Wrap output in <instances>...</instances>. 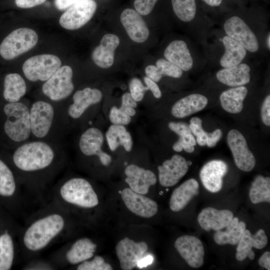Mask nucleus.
Returning a JSON list of instances; mask_svg holds the SVG:
<instances>
[{
    "label": "nucleus",
    "mask_w": 270,
    "mask_h": 270,
    "mask_svg": "<svg viewBox=\"0 0 270 270\" xmlns=\"http://www.w3.org/2000/svg\"><path fill=\"white\" fill-rule=\"evenodd\" d=\"M264 9L254 4L250 7L241 6L220 17L224 32L240 44L252 58L258 60V57L260 58L266 50L264 40L267 32L264 26H258L262 22H257L264 19Z\"/></svg>",
    "instance_id": "1"
},
{
    "label": "nucleus",
    "mask_w": 270,
    "mask_h": 270,
    "mask_svg": "<svg viewBox=\"0 0 270 270\" xmlns=\"http://www.w3.org/2000/svg\"><path fill=\"white\" fill-rule=\"evenodd\" d=\"M214 30L211 29L201 44L207 63L216 64L224 68L252 58L240 44L226 35L222 28Z\"/></svg>",
    "instance_id": "2"
},
{
    "label": "nucleus",
    "mask_w": 270,
    "mask_h": 270,
    "mask_svg": "<svg viewBox=\"0 0 270 270\" xmlns=\"http://www.w3.org/2000/svg\"><path fill=\"white\" fill-rule=\"evenodd\" d=\"M54 148L43 140L26 141L18 146L12 154V162L19 170L32 173L49 168L54 162Z\"/></svg>",
    "instance_id": "3"
},
{
    "label": "nucleus",
    "mask_w": 270,
    "mask_h": 270,
    "mask_svg": "<svg viewBox=\"0 0 270 270\" xmlns=\"http://www.w3.org/2000/svg\"><path fill=\"white\" fill-rule=\"evenodd\" d=\"M66 225L63 216L52 212L32 222L25 230L22 242L31 252H38L46 248L64 230Z\"/></svg>",
    "instance_id": "4"
},
{
    "label": "nucleus",
    "mask_w": 270,
    "mask_h": 270,
    "mask_svg": "<svg viewBox=\"0 0 270 270\" xmlns=\"http://www.w3.org/2000/svg\"><path fill=\"white\" fill-rule=\"evenodd\" d=\"M172 11L190 30L191 38L200 44L212 28L214 20L204 11L198 0H170Z\"/></svg>",
    "instance_id": "5"
},
{
    "label": "nucleus",
    "mask_w": 270,
    "mask_h": 270,
    "mask_svg": "<svg viewBox=\"0 0 270 270\" xmlns=\"http://www.w3.org/2000/svg\"><path fill=\"white\" fill-rule=\"evenodd\" d=\"M3 132L7 139L18 145L28 140L32 135L30 108L22 102H7L2 108Z\"/></svg>",
    "instance_id": "6"
},
{
    "label": "nucleus",
    "mask_w": 270,
    "mask_h": 270,
    "mask_svg": "<svg viewBox=\"0 0 270 270\" xmlns=\"http://www.w3.org/2000/svg\"><path fill=\"white\" fill-rule=\"evenodd\" d=\"M193 40L176 39L169 42L164 52V58L184 72H189L198 64L207 63L202 50Z\"/></svg>",
    "instance_id": "7"
},
{
    "label": "nucleus",
    "mask_w": 270,
    "mask_h": 270,
    "mask_svg": "<svg viewBox=\"0 0 270 270\" xmlns=\"http://www.w3.org/2000/svg\"><path fill=\"white\" fill-rule=\"evenodd\" d=\"M59 195L67 204L84 208H92L98 204V196L91 184L81 178H70L60 186Z\"/></svg>",
    "instance_id": "8"
},
{
    "label": "nucleus",
    "mask_w": 270,
    "mask_h": 270,
    "mask_svg": "<svg viewBox=\"0 0 270 270\" xmlns=\"http://www.w3.org/2000/svg\"><path fill=\"white\" fill-rule=\"evenodd\" d=\"M38 42V36L34 30L26 28L16 29L1 42L0 55L5 60H12L32 48Z\"/></svg>",
    "instance_id": "9"
},
{
    "label": "nucleus",
    "mask_w": 270,
    "mask_h": 270,
    "mask_svg": "<svg viewBox=\"0 0 270 270\" xmlns=\"http://www.w3.org/2000/svg\"><path fill=\"white\" fill-rule=\"evenodd\" d=\"M60 58L52 54H42L26 60L22 67L25 76L32 82H46L61 66Z\"/></svg>",
    "instance_id": "10"
},
{
    "label": "nucleus",
    "mask_w": 270,
    "mask_h": 270,
    "mask_svg": "<svg viewBox=\"0 0 270 270\" xmlns=\"http://www.w3.org/2000/svg\"><path fill=\"white\" fill-rule=\"evenodd\" d=\"M72 70L68 66H61L42 84V93L50 100L59 102L68 97L74 90Z\"/></svg>",
    "instance_id": "11"
},
{
    "label": "nucleus",
    "mask_w": 270,
    "mask_h": 270,
    "mask_svg": "<svg viewBox=\"0 0 270 270\" xmlns=\"http://www.w3.org/2000/svg\"><path fill=\"white\" fill-rule=\"evenodd\" d=\"M55 116L54 106L44 100H38L30 108L32 135L37 140H44L50 133Z\"/></svg>",
    "instance_id": "12"
},
{
    "label": "nucleus",
    "mask_w": 270,
    "mask_h": 270,
    "mask_svg": "<svg viewBox=\"0 0 270 270\" xmlns=\"http://www.w3.org/2000/svg\"><path fill=\"white\" fill-rule=\"evenodd\" d=\"M97 8L94 0H82L70 7L60 16L59 23L68 30L78 29L92 18Z\"/></svg>",
    "instance_id": "13"
},
{
    "label": "nucleus",
    "mask_w": 270,
    "mask_h": 270,
    "mask_svg": "<svg viewBox=\"0 0 270 270\" xmlns=\"http://www.w3.org/2000/svg\"><path fill=\"white\" fill-rule=\"evenodd\" d=\"M227 143L236 166L244 172L252 170L256 165V158L242 134L237 130H230L227 135Z\"/></svg>",
    "instance_id": "14"
},
{
    "label": "nucleus",
    "mask_w": 270,
    "mask_h": 270,
    "mask_svg": "<svg viewBox=\"0 0 270 270\" xmlns=\"http://www.w3.org/2000/svg\"><path fill=\"white\" fill-rule=\"evenodd\" d=\"M145 242H136L128 237L118 242L116 250L120 266L124 270H131L137 266L148 250Z\"/></svg>",
    "instance_id": "15"
},
{
    "label": "nucleus",
    "mask_w": 270,
    "mask_h": 270,
    "mask_svg": "<svg viewBox=\"0 0 270 270\" xmlns=\"http://www.w3.org/2000/svg\"><path fill=\"white\" fill-rule=\"evenodd\" d=\"M174 247L190 266L198 268L203 265L204 250L198 238L189 235L180 236L174 242Z\"/></svg>",
    "instance_id": "16"
},
{
    "label": "nucleus",
    "mask_w": 270,
    "mask_h": 270,
    "mask_svg": "<svg viewBox=\"0 0 270 270\" xmlns=\"http://www.w3.org/2000/svg\"><path fill=\"white\" fill-rule=\"evenodd\" d=\"M103 142L104 136L101 130L96 128L92 127L82 134L78 145L81 152L84 155L96 156L102 165L108 166L112 162V158L102 150Z\"/></svg>",
    "instance_id": "17"
},
{
    "label": "nucleus",
    "mask_w": 270,
    "mask_h": 270,
    "mask_svg": "<svg viewBox=\"0 0 270 270\" xmlns=\"http://www.w3.org/2000/svg\"><path fill=\"white\" fill-rule=\"evenodd\" d=\"M254 60H247L232 66L220 68L216 72V78L220 82L230 88L246 86L250 82Z\"/></svg>",
    "instance_id": "18"
},
{
    "label": "nucleus",
    "mask_w": 270,
    "mask_h": 270,
    "mask_svg": "<svg viewBox=\"0 0 270 270\" xmlns=\"http://www.w3.org/2000/svg\"><path fill=\"white\" fill-rule=\"evenodd\" d=\"M188 170L186 159L180 155L174 154L158 166L160 183L164 187L174 186L185 176Z\"/></svg>",
    "instance_id": "19"
},
{
    "label": "nucleus",
    "mask_w": 270,
    "mask_h": 270,
    "mask_svg": "<svg viewBox=\"0 0 270 270\" xmlns=\"http://www.w3.org/2000/svg\"><path fill=\"white\" fill-rule=\"evenodd\" d=\"M121 196L127 208L139 216L150 218L158 212L157 203L144 194L136 193L130 188H125Z\"/></svg>",
    "instance_id": "20"
},
{
    "label": "nucleus",
    "mask_w": 270,
    "mask_h": 270,
    "mask_svg": "<svg viewBox=\"0 0 270 270\" xmlns=\"http://www.w3.org/2000/svg\"><path fill=\"white\" fill-rule=\"evenodd\" d=\"M228 171L226 164L221 160H212L201 168L200 177L204 187L209 192L220 191L223 184V178Z\"/></svg>",
    "instance_id": "21"
},
{
    "label": "nucleus",
    "mask_w": 270,
    "mask_h": 270,
    "mask_svg": "<svg viewBox=\"0 0 270 270\" xmlns=\"http://www.w3.org/2000/svg\"><path fill=\"white\" fill-rule=\"evenodd\" d=\"M124 172L126 176L125 182L132 190L138 194H146L150 187L154 185L157 181L152 171L134 164L127 166Z\"/></svg>",
    "instance_id": "22"
},
{
    "label": "nucleus",
    "mask_w": 270,
    "mask_h": 270,
    "mask_svg": "<svg viewBox=\"0 0 270 270\" xmlns=\"http://www.w3.org/2000/svg\"><path fill=\"white\" fill-rule=\"evenodd\" d=\"M120 20L129 37L138 43L144 42L148 38L150 31L140 14L136 10L126 8L122 11Z\"/></svg>",
    "instance_id": "23"
},
{
    "label": "nucleus",
    "mask_w": 270,
    "mask_h": 270,
    "mask_svg": "<svg viewBox=\"0 0 270 270\" xmlns=\"http://www.w3.org/2000/svg\"><path fill=\"white\" fill-rule=\"evenodd\" d=\"M102 98V92L97 88H86L78 90L72 96L73 102L68 108V114L72 118L78 119L90 106L100 102Z\"/></svg>",
    "instance_id": "24"
},
{
    "label": "nucleus",
    "mask_w": 270,
    "mask_h": 270,
    "mask_svg": "<svg viewBox=\"0 0 270 270\" xmlns=\"http://www.w3.org/2000/svg\"><path fill=\"white\" fill-rule=\"evenodd\" d=\"M268 242V237L264 230L260 229L254 234H252L249 230L246 229L238 244L236 258L238 261H242L248 257L253 260L255 254L252 248L262 249L266 246Z\"/></svg>",
    "instance_id": "25"
},
{
    "label": "nucleus",
    "mask_w": 270,
    "mask_h": 270,
    "mask_svg": "<svg viewBox=\"0 0 270 270\" xmlns=\"http://www.w3.org/2000/svg\"><path fill=\"white\" fill-rule=\"evenodd\" d=\"M234 218L232 211L228 210H217L208 207L204 208L198 214V221L200 227L207 232L215 231L226 228Z\"/></svg>",
    "instance_id": "26"
},
{
    "label": "nucleus",
    "mask_w": 270,
    "mask_h": 270,
    "mask_svg": "<svg viewBox=\"0 0 270 270\" xmlns=\"http://www.w3.org/2000/svg\"><path fill=\"white\" fill-rule=\"evenodd\" d=\"M120 42L119 38L114 34L104 35L100 45L92 52V58L94 63L102 68L112 66L114 62V52Z\"/></svg>",
    "instance_id": "27"
},
{
    "label": "nucleus",
    "mask_w": 270,
    "mask_h": 270,
    "mask_svg": "<svg viewBox=\"0 0 270 270\" xmlns=\"http://www.w3.org/2000/svg\"><path fill=\"white\" fill-rule=\"evenodd\" d=\"M208 98L202 94H190L178 100L172 106V115L176 118H184L203 110L208 104Z\"/></svg>",
    "instance_id": "28"
},
{
    "label": "nucleus",
    "mask_w": 270,
    "mask_h": 270,
    "mask_svg": "<svg viewBox=\"0 0 270 270\" xmlns=\"http://www.w3.org/2000/svg\"><path fill=\"white\" fill-rule=\"evenodd\" d=\"M199 184L194 178H190L172 192L170 200V210L178 212L184 209L191 200L198 194Z\"/></svg>",
    "instance_id": "29"
},
{
    "label": "nucleus",
    "mask_w": 270,
    "mask_h": 270,
    "mask_svg": "<svg viewBox=\"0 0 270 270\" xmlns=\"http://www.w3.org/2000/svg\"><path fill=\"white\" fill-rule=\"evenodd\" d=\"M246 86L230 88L220 95V104L224 110L231 114H238L244 106V102L248 94Z\"/></svg>",
    "instance_id": "30"
},
{
    "label": "nucleus",
    "mask_w": 270,
    "mask_h": 270,
    "mask_svg": "<svg viewBox=\"0 0 270 270\" xmlns=\"http://www.w3.org/2000/svg\"><path fill=\"white\" fill-rule=\"evenodd\" d=\"M96 248V244L91 240L82 238L72 245L66 254V258L70 264H78L91 258Z\"/></svg>",
    "instance_id": "31"
},
{
    "label": "nucleus",
    "mask_w": 270,
    "mask_h": 270,
    "mask_svg": "<svg viewBox=\"0 0 270 270\" xmlns=\"http://www.w3.org/2000/svg\"><path fill=\"white\" fill-rule=\"evenodd\" d=\"M26 92L24 80L18 74H7L4 82L3 96L7 102H20Z\"/></svg>",
    "instance_id": "32"
},
{
    "label": "nucleus",
    "mask_w": 270,
    "mask_h": 270,
    "mask_svg": "<svg viewBox=\"0 0 270 270\" xmlns=\"http://www.w3.org/2000/svg\"><path fill=\"white\" fill-rule=\"evenodd\" d=\"M226 228L224 231L219 230L214 234V242L218 245H236L246 229V224L243 221H240L238 218L235 217L233 218Z\"/></svg>",
    "instance_id": "33"
},
{
    "label": "nucleus",
    "mask_w": 270,
    "mask_h": 270,
    "mask_svg": "<svg viewBox=\"0 0 270 270\" xmlns=\"http://www.w3.org/2000/svg\"><path fill=\"white\" fill-rule=\"evenodd\" d=\"M189 126L192 134L196 137V143L200 146L206 145L210 148L214 147L222 136L220 128L210 133L205 132L202 128L201 119L196 116L190 119Z\"/></svg>",
    "instance_id": "34"
},
{
    "label": "nucleus",
    "mask_w": 270,
    "mask_h": 270,
    "mask_svg": "<svg viewBox=\"0 0 270 270\" xmlns=\"http://www.w3.org/2000/svg\"><path fill=\"white\" fill-rule=\"evenodd\" d=\"M106 136L111 150H116L120 146H123L127 152L132 150V138L124 126L112 124L109 127Z\"/></svg>",
    "instance_id": "35"
},
{
    "label": "nucleus",
    "mask_w": 270,
    "mask_h": 270,
    "mask_svg": "<svg viewBox=\"0 0 270 270\" xmlns=\"http://www.w3.org/2000/svg\"><path fill=\"white\" fill-rule=\"evenodd\" d=\"M198 2L204 11L210 18V16L221 17L241 6H246L239 0H198Z\"/></svg>",
    "instance_id": "36"
},
{
    "label": "nucleus",
    "mask_w": 270,
    "mask_h": 270,
    "mask_svg": "<svg viewBox=\"0 0 270 270\" xmlns=\"http://www.w3.org/2000/svg\"><path fill=\"white\" fill-rule=\"evenodd\" d=\"M15 176L8 164L0 158V198L8 199L17 190Z\"/></svg>",
    "instance_id": "37"
},
{
    "label": "nucleus",
    "mask_w": 270,
    "mask_h": 270,
    "mask_svg": "<svg viewBox=\"0 0 270 270\" xmlns=\"http://www.w3.org/2000/svg\"><path fill=\"white\" fill-rule=\"evenodd\" d=\"M14 244L8 230L0 234V270H9L14 258Z\"/></svg>",
    "instance_id": "38"
},
{
    "label": "nucleus",
    "mask_w": 270,
    "mask_h": 270,
    "mask_svg": "<svg viewBox=\"0 0 270 270\" xmlns=\"http://www.w3.org/2000/svg\"><path fill=\"white\" fill-rule=\"evenodd\" d=\"M250 201L254 204L270 202V178L258 175L252 183L249 192Z\"/></svg>",
    "instance_id": "39"
},
{
    "label": "nucleus",
    "mask_w": 270,
    "mask_h": 270,
    "mask_svg": "<svg viewBox=\"0 0 270 270\" xmlns=\"http://www.w3.org/2000/svg\"><path fill=\"white\" fill-rule=\"evenodd\" d=\"M156 66L162 78L164 76L178 78L184 74V71L181 68L165 58L158 59L156 61Z\"/></svg>",
    "instance_id": "40"
},
{
    "label": "nucleus",
    "mask_w": 270,
    "mask_h": 270,
    "mask_svg": "<svg viewBox=\"0 0 270 270\" xmlns=\"http://www.w3.org/2000/svg\"><path fill=\"white\" fill-rule=\"evenodd\" d=\"M196 140L192 133L186 134L179 136V138L172 146L173 150L180 152L184 150L188 153H192L194 150Z\"/></svg>",
    "instance_id": "41"
},
{
    "label": "nucleus",
    "mask_w": 270,
    "mask_h": 270,
    "mask_svg": "<svg viewBox=\"0 0 270 270\" xmlns=\"http://www.w3.org/2000/svg\"><path fill=\"white\" fill-rule=\"evenodd\" d=\"M78 270H112V266L105 262L104 258L96 256L92 260H86L81 262L77 267Z\"/></svg>",
    "instance_id": "42"
},
{
    "label": "nucleus",
    "mask_w": 270,
    "mask_h": 270,
    "mask_svg": "<svg viewBox=\"0 0 270 270\" xmlns=\"http://www.w3.org/2000/svg\"><path fill=\"white\" fill-rule=\"evenodd\" d=\"M129 88L132 96L136 102H140L143 99L144 92L148 90L147 87L144 86L141 80L136 78L130 80Z\"/></svg>",
    "instance_id": "43"
},
{
    "label": "nucleus",
    "mask_w": 270,
    "mask_h": 270,
    "mask_svg": "<svg viewBox=\"0 0 270 270\" xmlns=\"http://www.w3.org/2000/svg\"><path fill=\"white\" fill-rule=\"evenodd\" d=\"M109 118L113 124L116 125H126L131 121V117L116 106H113L111 108Z\"/></svg>",
    "instance_id": "44"
},
{
    "label": "nucleus",
    "mask_w": 270,
    "mask_h": 270,
    "mask_svg": "<svg viewBox=\"0 0 270 270\" xmlns=\"http://www.w3.org/2000/svg\"><path fill=\"white\" fill-rule=\"evenodd\" d=\"M158 0H135L134 7L140 14L146 16L150 14Z\"/></svg>",
    "instance_id": "45"
},
{
    "label": "nucleus",
    "mask_w": 270,
    "mask_h": 270,
    "mask_svg": "<svg viewBox=\"0 0 270 270\" xmlns=\"http://www.w3.org/2000/svg\"><path fill=\"white\" fill-rule=\"evenodd\" d=\"M169 128L178 136L192 133L189 124L184 122H171L168 124Z\"/></svg>",
    "instance_id": "46"
},
{
    "label": "nucleus",
    "mask_w": 270,
    "mask_h": 270,
    "mask_svg": "<svg viewBox=\"0 0 270 270\" xmlns=\"http://www.w3.org/2000/svg\"><path fill=\"white\" fill-rule=\"evenodd\" d=\"M261 118L263 123L266 126H270V95L264 98L261 108Z\"/></svg>",
    "instance_id": "47"
},
{
    "label": "nucleus",
    "mask_w": 270,
    "mask_h": 270,
    "mask_svg": "<svg viewBox=\"0 0 270 270\" xmlns=\"http://www.w3.org/2000/svg\"><path fill=\"white\" fill-rule=\"evenodd\" d=\"M144 80L148 90H150L152 92L153 96L156 98H160L162 96V92L156 82L148 76H144Z\"/></svg>",
    "instance_id": "48"
},
{
    "label": "nucleus",
    "mask_w": 270,
    "mask_h": 270,
    "mask_svg": "<svg viewBox=\"0 0 270 270\" xmlns=\"http://www.w3.org/2000/svg\"><path fill=\"white\" fill-rule=\"evenodd\" d=\"M46 0H15L16 5L20 8H30L44 3Z\"/></svg>",
    "instance_id": "49"
},
{
    "label": "nucleus",
    "mask_w": 270,
    "mask_h": 270,
    "mask_svg": "<svg viewBox=\"0 0 270 270\" xmlns=\"http://www.w3.org/2000/svg\"><path fill=\"white\" fill-rule=\"evenodd\" d=\"M145 73L146 76L156 82H158L162 79L160 76L156 66L154 65H149L145 68Z\"/></svg>",
    "instance_id": "50"
},
{
    "label": "nucleus",
    "mask_w": 270,
    "mask_h": 270,
    "mask_svg": "<svg viewBox=\"0 0 270 270\" xmlns=\"http://www.w3.org/2000/svg\"><path fill=\"white\" fill-rule=\"evenodd\" d=\"M80 0H54V4L58 9L64 10Z\"/></svg>",
    "instance_id": "51"
},
{
    "label": "nucleus",
    "mask_w": 270,
    "mask_h": 270,
    "mask_svg": "<svg viewBox=\"0 0 270 270\" xmlns=\"http://www.w3.org/2000/svg\"><path fill=\"white\" fill-rule=\"evenodd\" d=\"M121 105L136 108L137 106V103L132 98L130 93L126 92L122 96Z\"/></svg>",
    "instance_id": "52"
},
{
    "label": "nucleus",
    "mask_w": 270,
    "mask_h": 270,
    "mask_svg": "<svg viewBox=\"0 0 270 270\" xmlns=\"http://www.w3.org/2000/svg\"><path fill=\"white\" fill-rule=\"evenodd\" d=\"M259 264L266 269L270 270V252H266L260 257L258 260Z\"/></svg>",
    "instance_id": "53"
},
{
    "label": "nucleus",
    "mask_w": 270,
    "mask_h": 270,
    "mask_svg": "<svg viewBox=\"0 0 270 270\" xmlns=\"http://www.w3.org/2000/svg\"><path fill=\"white\" fill-rule=\"evenodd\" d=\"M153 260L152 258L150 256L146 257H142L138 262L137 266L142 268L148 264H150Z\"/></svg>",
    "instance_id": "54"
},
{
    "label": "nucleus",
    "mask_w": 270,
    "mask_h": 270,
    "mask_svg": "<svg viewBox=\"0 0 270 270\" xmlns=\"http://www.w3.org/2000/svg\"><path fill=\"white\" fill-rule=\"evenodd\" d=\"M120 108L123 111L124 113H126L128 116H132L135 115L136 113V111L134 109V108L128 107V106H126L122 105H121Z\"/></svg>",
    "instance_id": "55"
},
{
    "label": "nucleus",
    "mask_w": 270,
    "mask_h": 270,
    "mask_svg": "<svg viewBox=\"0 0 270 270\" xmlns=\"http://www.w3.org/2000/svg\"><path fill=\"white\" fill-rule=\"evenodd\" d=\"M264 46L266 51L268 52L270 50V30L268 31L264 40Z\"/></svg>",
    "instance_id": "56"
},
{
    "label": "nucleus",
    "mask_w": 270,
    "mask_h": 270,
    "mask_svg": "<svg viewBox=\"0 0 270 270\" xmlns=\"http://www.w3.org/2000/svg\"><path fill=\"white\" fill-rule=\"evenodd\" d=\"M243 4L246 5V4L248 2V0H239Z\"/></svg>",
    "instance_id": "57"
},
{
    "label": "nucleus",
    "mask_w": 270,
    "mask_h": 270,
    "mask_svg": "<svg viewBox=\"0 0 270 270\" xmlns=\"http://www.w3.org/2000/svg\"><path fill=\"white\" fill-rule=\"evenodd\" d=\"M187 164H188V166H190L192 164V162L190 160H188L187 161Z\"/></svg>",
    "instance_id": "58"
},
{
    "label": "nucleus",
    "mask_w": 270,
    "mask_h": 270,
    "mask_svg": "<svg viewBox=\"0 0 270 270\" xmlns=\"http://www.w3.org/2000/svg\"><path fill=\"white\" fill-rule=\"evenodd\" d=\"M250 0V2H252H252L253 4H255L254 2L257 0Z\"/></svg>",
    "instance_id": "59"
},
{
    "label": "nucleus",
    "mask_w": 270,
    "mask_h": 270,
    "mask_svg": "<svg viewBox=\"0 0 270 270\" xmlns=\"http://www.w3.org/2000/svg\"></svg>",
    "instance_id": "60"
}]
</instances>
